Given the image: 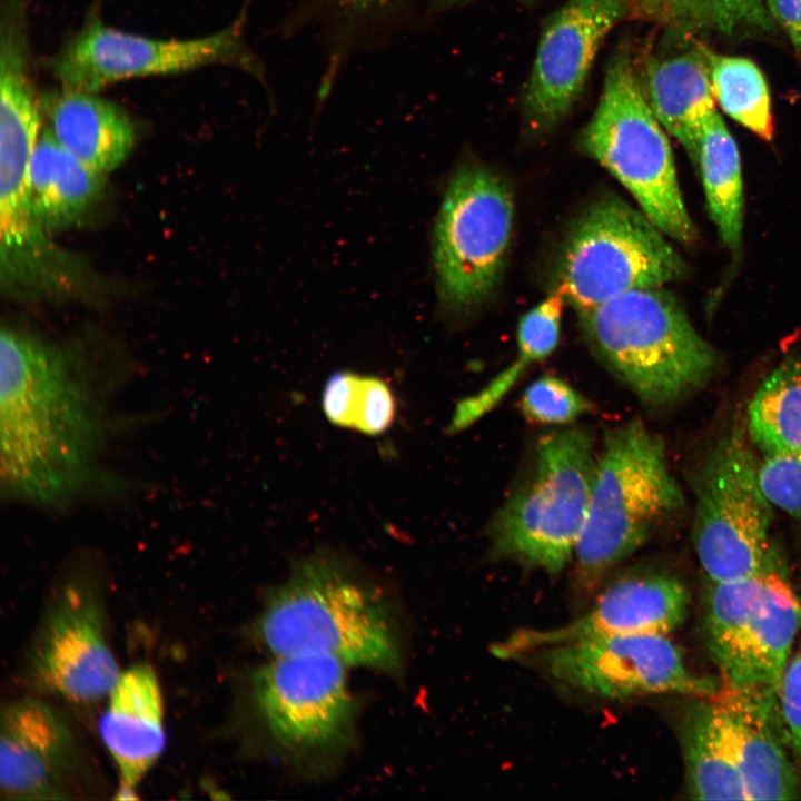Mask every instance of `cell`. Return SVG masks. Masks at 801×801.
<instances>
[{"mask_svg":"<svg viewBox=\"0 0 801 801\" xmlns=\"http://www.w3.org/2000/svg\"><path fill=\"white\" fill-rule=\"evenodd\" d=\"M775 711L788 749L801 759V642L792 651L777 684Z\"/></svg>","mask_w":801,"mask_h":801,"instance_id":"d6a6232c","label":"cell"},{"mask_svg":"<svg viewBox=\"0 0 801 801\" xmlns=\"http://www.w3.org/2000/svg\"><path fill=\"white\" fill-rule=\"evenodd\" d=\"M103 176L67 151L46 128L30 162V200L37 224L44 231L79 225L102 195Z\"/></svg>","mask_w":801,"mask_h":801,"instance_id":"603a6c76","label":"cell"},{"mask_svg":"<svg viewBox=\"0 0 801 801\" xmlns=\"http://www.w3.org/2000/svg\"><path fill=\"white\" fill-rule=\"evenodd\" d=\"M595 464L591 436L583 429L541 437L526 479L491 523L493 552L550 575L562 572L573 561L584 525Z\"/></svg>","mask_w":801,"mask_h":801,"instance_id":"8992f818","label":"cell"},{"mask_svg":"<svg viewBox=\"0 0 801 801\" xmlns=\"http://www.w3.org/2000/svg\"><path fill=\"white\" fill-rule=\"evenodd\" d=\"M685 792L694 800H748L711 696L694 698L678 725Z\"/></svg>","mask_w":801,"mask_h":801,"instance_id":"cb8c5ba5","label":"cell"},{"mask_svg":"<svg viewBox=\"0 0 801 801\" xmlns=\"http://www.w3.org/2000/svg\"><path fill=\"white\" fill-rule=\"evenodd\" d=\"M768 10L801 55V0H765Z\"/></svg>","mask_w":801,"mask_h":801,"instance_id":"d590c367","label":"cell"},{"mask_svg":"<svg viewBox=\"0 0 801 801\" xmlns=\"http://www.w3.org/2000/svg\"><path fill=\"white\" fill-rule=\"evenodd\" d=\"M770 574L723 582L708 581L703 602L704 644L721 673L733 657Z\"/></svg>","mask_w":801,"mask_h":801,"instance_id":"83f0119b","label":"cell"},{"mask_svg":"<svg viewBox=\"0 0 801 801\" xmlns=\"http://www.w3.org/2000/svg\"><path fill=\"white\" fill-rule=\"evenodd\" d=\"M665 236L643 211L615 195L602 196L565 239L556 291L578 313L680 279L686 265Z\"/></svg>","mask_w":801,"mask_h":801,"instance_id":"52a82bcc","label":"cell"},{"mask_svg":"<svg viewBox=\"0 0 801 801\" xmlns=\"http://www.w3.org/2000/svg\"><path fill=\"white\" fill-rule=\"evenodd\" d=\"M40 126L38 112H0L1 274L10 288H42L60 278L56 251L37 224L30 200V162Z\"/></svg>","mask_w":801,"mask_h":801,"instance_id":"2e32d148","label":"cell"},{"mask_svg":"<svg viewBox=\"0 0 801 801\" xmlns=\"http://www.w3.org/2000/svg\"><path fill=\"white\" fill-rule=\"evenodd\" d=\"M633 1L566 0L546 20L523 98L533 130L548 131L568 116L604 39L631 13Z\"/></svg>","mask_w":801,"mask_h":801,"instance_id":"5bb4252c","label":"cell"},{"mask_svg":"<svg viewBox=\"0 0 801 801\" xmlns=\"http://www.w3.org/2000/svg\"><path fill=\"white\" fill-rule=\"evenodd\" d=\"M746 422L749 438L764 455L801 451V359L784 358L763 379Z\"/></svg>","mask_w":801,"mask_h":801,"instance_id":"4316f807","label":"cell"},{"mask_svg":"<svg viewBox=\"0 0 801 801\" xmlns=\"http://www.w3.org/2000/svg\"><path fill=\"white\" fill-rule=\"evenodd\" d=\"M683 506L662 439L642 422L606 432L596 457L584 525L574 552V582L590 596L653 530Z\"/></svg>","mask_w":801,"mask_h":801,"instance_id":"277c9868","label":"cell"},{"mask_svg":"<svg viewBox=\"0 0 801 801\" xmlns=\"http://www.w3.org/2000/svg\"><path fill=\"white\" fill-rule=\"evenodd\" d=\"M108 696L101 739L120 773L119 792L134 797L165 748L164 702L155 670L135 664L120 674Z\"/></svg>","mask_w":801,"mask_h":801,"instance_id":"d6986e66","label":"cell"},{"mask_svg":"<svg viewBox=\"0 0 801 801\" xmlns=\"http://www.w3.org/2000/svg\"><path fill=\"white\" fill-rule=\"evenodd\" d=\"M631 14L672 36L714 31L730 37L774 26L765 0H634Z\"/></svg>","mask_w":801,"mask_h":801,"instance_id":"484cf974","label":"cell"},{"mask_svg":"<svg viewBox=\"0 0 801 801\" xmlns=\"http://www.w3.org/2000/svg\"><path fill=\"white\" fill-rule=\"evenodd\" d=\"M512 194L494 171L458 169L446 188L435 228L438 293L452 310L471 309L497 286L511 244Z\"/></svg>","mask_w":801,"mask_h":801,"instance_id":"9c48e42d","label":"cell"},{"mask_svg":"<svg viewBox=\"0 0 801 801\" xmlns=\"http://www.w3.org/2000/svg\"><path fill=\"white\" fill-rule=\"evenodd\" d=\"M520 411L533 424L565 425L592 412L593 405L563 379L545 375L525 388Z\"/></svg>","mask_w":801,"mask_h":801,"instance_id":"f546056e","label":"cell"},{"mask_svg":"<svg viewBox=\"0 0 801 801\" xmlns=\"http://www.w3.org/2000/svg\"><path fill=\"white\" fill-rule=\"evenodd\" d=\"M245 13L210 36L155 39L105 26L92 12L48 61L49 70L62 88L95 93L121 80L215 63L237 66L263 81L264 70L244 42Z\"/></svg>","mask_w":801,"mask_h":801,"instance_id":"30bf717a","label":"cell"},{"mask_svg":"<svg viewBox=\"0 0 801 801\" xmlns=\"http://www.w3.org/2000/svg\"><path fill=\"white\" fill-rule=\"evenodd\" d=\"M801 629V602L780 572L767 577L763 595L721 673L731 686L777 688Z\"/></svg>","mask_w":801,"mask_h":801,"instance_id":"44dd1931","label":"cell"},{"mask_svg":"<svg viewBox=\"0 0 801 801\" xmlns=\"http://www.w3.org/2000/svg\"><path fill=\"white\" fill-rule=\"evenodd\" d=\"M748 800H791L800 792L775 711V688L722 684L711 696Z\"/></svg>","mask_w":801,"mask_h":801,"instance_id":"ac0fdd59","label":"cell"},{"mask_svg":"<svg viewBox=\"0 0 801 801\" xmlns=\"http://www.w3.org/2000/svg\"><path fill=\"white\" fill-rule=\"evenodd\" d=\"M346 668L329 655L296 653L275 655L256 671L255 704L278 744L314 752L348 739L355 705Z\"/></svg>","mask_w":801,"mask_h":801,"instance_id":"8fae6325","label":"cell"},{"mask_svg":"<svg viewBox=\"0 0 801 801\" xmlns=\"http://www.w3.org/2000/svg\"><path fill=\"white\" fill-rule=\"evenodd\" d=\"M564 303L563 296L555 290L520 319L517 358L527 366L548 357L557 347Z\"/></svg>","mask_w":801,"mask_h":801,"instance_id":"4dcf8cb0","label":"cell"},{"mask_svg":"<svg viewBox=\"0 0 801 801\" xmlns=\"http://www.w3.org/2000/svg\"><path fill=\"white\" fill-rule=\"evenodd\" d=\"M582 334L602 365L642 403L662 407L702 388L719 364L676 298L635 289L578 312Z\"/></svg>","mask_w":801,"mask_h":801,"instance_id":"3957f363","label":"cell"},{"mask_svg":"<svg viewBox=\"0 0 801 801\" xmlns=\"http://www.w3.org/2000/svg\"><path fill=\"white\" fill-rule=\"evenodd\" d=\"M715 99L736 122L763 140L773 136L769 88L759 67L741 57L704 49Z\"/></svg>","mask_w":801,"mask_h":801,"instance_id":"f1b7e54d","label":"cell"},{"mask_svg":"<svg viewBox=\"0 0 801 801\" xmlns=\"http://www.w3.org/2000/svg\"><path fill=\"white\" fill-rule=\"evenodd\" d=\"M641 86L661 125L696 164L703 125L715 110V96L703 47L650 57L645 61Z\"/></svg>","mask_w":801,"mask_h":801,"instance_id":"7402d4cb","label":"cell"},{"mask_svg":"<svg viewBox=\"0 0 801 801\" xmlns=\"http://www.w3.org/2000/svg\"><path fill=\"white\" fill-rule=\"evenodd\" d=\"M40 105L57 141L99 174L118 168L134 148L137 131L131 117L95 92L62 88L42 96Z\"/></svg>","mask_w":801,"mask_h":801,"instance_id":"ffe728a7","label":"cell"},{"mask_svg":"<svg viewBox=\"0 0 801 801\" xmlns=\"http://www.w3.org/2000/svg\"><path fill=\"white\" fill-rule=\"evenodd\" d=\"M690 596L676 577L630 573L609 583L576 619L551 629H523L491 646L498 659H516L545 649L626 634H669L688 613Z\"/></svg>","mask_w":801,"mask_h":801,"instance_id":"9a60e30c","label":"cell"},{"mask_svg":"<svg viewBox=\"0 0 801 801\" xmlns=\"http://www.w3.org/2000/svg\"><path fill=\"white\" fill-rule=\"evenodd\" d=\"M0 730L2 798H68L76 742L62 713L41 699H18L3 708Z\"/></svg>","mask_w":801,"mask_h":801,"instance_id":"e0dca14e","label":"cell"},{"mask_svg":"<svg viewBox=\"0 0 801 801\" xmlns=\"http://www.w3.org/2000/svg\"><path fill=\"white\" fill-rule=\"evenodd\" d=\"M558 682L611 700L676 693L714 695L715 680L693 673L666 634H626L561 644L540 651Z\"/></svg>","mask_w":801,"mask_h":801,"instance_id":"7c38bea8","label":"cell"},{"mask_svg":"<svg viewBox=\"0 0 801 801\" xmlns=\"http://www.w3.org/2000/svg\"><path fill=\"white\" fill-rule=\"evenodd\" d=\"M40 690L73 703L109 695L121 672L108 645L106 616L96 589L71 581L56 595L29 659Z\"/></svg>","mask_w":801,"mask_h":801,"instance_id":"4fadbf2b","label":"cell"},{"mask_svg":"<svg viewBox=\"0 0 801 801\" xmlns=\"http://www.w3.org/2000/svg\"><path fill=\"white\" fill-rule=\"evenodd\" d=\"M693 545L709 582L780 572L771 543L772 507L759 462L741 428L722 436L695 482Z\"/></svg>","mask_w":801,"mask_h":801,"instance_id":"ba28073f","label":"cell"},{"mask_svg":"<svg viewBox=\"0 0 801 801\" xmlns=\"http://www.w3.org/2000/svg\"><path fill=\"white\" fill-rule=\"evenodd\" d=\"M759 479L773 506L801 520V451L764 455Z\"/></svg>","mask_w":801,"mask_h":801,"instance_id":"1f68e13d","label":"cell"},{"mask_svg":"<svg viewBox=\"0 0 801 801\" xmlns=\"http://www.w3.org/2000/svg\"><path fill=\"white\" fill-rule=\"evenodd\" d=\"M363 375L344 370L329 376L322 394L327 419L339 427L355 429Z\"/></svg>","mask_w":801,"mask_h":801,"instance_id":"e575fe53","label":"cell"},{"mask_svg":"<svg viewBox=\"0 0 801 801\" xmlns=\"http://www.w3.org/2000/svg\"><path fill=\"white\" fill-rule=\"evenodd\" d=\"M258 635L274 655L315 653L398 673V633L383 596L329 552L298 561L267 600Z\"/></svg>","mask_w":801,"mask_h":801,"instance_id":"7a4b0ae2","label":"cell"},{"mask_svg":"<svg viewBox=\"0 0 801 801\" xmlns=\"http://www.w3.org/2000/svg\"><path fill=\"white\" fill-rule=\"evenodd\" d=\"M338 3L348 9L362 11L382 4L386 0H337Z\"/></svg>","mask_w":801,"mask_h":801,"instance_id":"8d00e7d4","label":"cell"},{"mask_svg":"<svg viewBox=\"0 0 801 801\" xmlns=\"http://www.w3.org/2000/svg\"><path fill=\"white\" fill-rule=\"evenodd\" d=\"M665 129L643 92L627 44L610 58L599 103L580 136L581 149L607 169L666 236L696 240Z\"/></svg>","mask_w":801,"mask_h":801,"instance_id":"5b68a950","label":"cell"},{"mask_svg":"<svg viewBox=\"0 0 801 801\" xmlns=\"http://www.w3.org/2000/svg\"><path fill=\"white\" fill-rule=\"evenodd\" d=\"M695 165L720 239L736 254L742 243L744 207L741 159L736 142L716 110L703 125Z\"/></svg>","mask_w":801,"mask_h":801,"instance_id":"d4e9b609","label":"cell"},{"mask_svg":"<svg viewBox=\"0 0 801 801\" xmlns=\"http://www.w3.org/2000/svg\"><path fill=\"white\" fill-rule=\"evenodd\" d=\"M466 1H469V0H435V7L437 9L448 8L452 6L465 3Z\"/></svg>","mask_w":801,"mask_h":801,"instance_id":"74e56055","label":"cell"},{"mask_svg":"<svg viewBox=\"0 0 801 801\" xmlns=\"http://www.w3.org/2000/svg\"><path fill=\"white\" fill-rule=\"evenodd\" d=\"M79 349L28 332L0 335L2 498L65 511L109 481L105 459L127 385Z\"/></svg>","mask_w":801,"mask_h":801,"instance_id":"6da1fadb","label":"cell"},{"mask_svg":"<svg viewBox=\"0 0 801 801\" xmlns=\"http://www.w3.org/2000/svg\"><path fill=\"white\" fill-rule=\"evenodd\" d=\"M395 408L388 384L378 377L363 375L355 431L369 436L380 435L392 425Z\"/></svg>","mask_w":801,"mask_h":801,"instance_id":"836d02e7","label":"cell"}]
</instances>
